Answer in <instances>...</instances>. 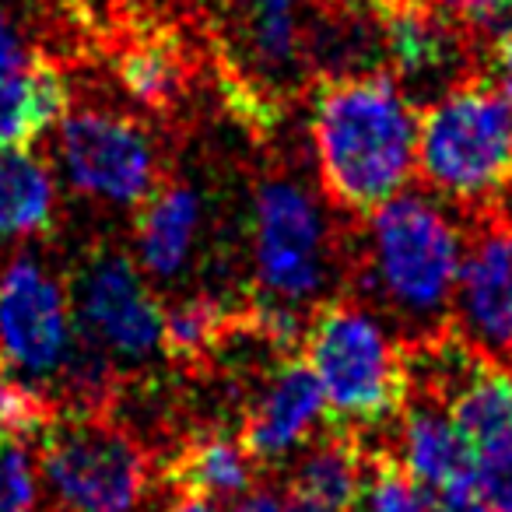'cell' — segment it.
Returning <instances> with one entry per match:
<instances>
[{
    "instance_id": "cell-15",
    "label": "cell",
    "mask_w": 512,
    "mask_h": 512,
    "mask_svg": "<svg viewBox=\"0 0 512 512\" xmlns=\"http://www.w3.org/2000/svg\"><path fill=\"white\" fill-rule=\"evenodd\" d=\"M200 235V197L186 183H162L141 207L134 228L137 267L148 281H176L190 267Z\"/></svg>"
},
{
    "instance_id": "cell-17",
    "label": "cell",
    "mask_w": 512,
    "mask_h": 512,
    "mask_svg": "<svg viewBox=\"0 0 512 512\" xmlns=\"http://www.w3.org/2000/svg\"><path fill=\"white\" fill-rule=\"evenodd\" d=\"M372 460L376 456L365 453L358 435L330 428V435L323 432L313 446H306L292 460L288 488L334 512H355L365 484H369Z\"/></svg>"
},
{
    "instance_id": "cell-7",
    "label": "cell",
    "mask_w": 512,
    "mask_h": 512,
    "mask_svg": "<svg viewBox=\"0 0 512 512\" xmlns=\"http://www.w3.org/2000/svg\"><path fill=\"white\" fill-rule=\"evenodd\" d=\"M85 341L74 302L32 253H18L0 271V372L32 390L74 383Z\"/></svg>"
},
{
    "instance_id": "cell-3",
    "label": "cell",
    "mask_w": 512,
    "mask_h": 512,
    "mask_svg": "<svg viewBox=\"0 0 512 512\" xmlns=\"http://www.w3.org/2000/svg\"><path fill=\"white\" fill-rule=\"evenodd\" d=\"M302 348L337 432L365 435L397 425L411 397V348L393 341L365 302H323L309 316Z\"/></svg>"
},
{
    "instance_id": "cell-8",
    "label": "cell",
    "mask_w": 512,
    "mask_h": 512,
    "mask_svg": "<svg viewBox=\"0 0 512 512\" xmlns=\"http://www.w3.org/2000/svg\"><path fill=\"white\" fill-rule=\"evenodd\" d=\"M57 165L78 193L137 207L162 186V151L144 123L81 106L57 123Z\"/></svg>"
},
{
    "instance_id": "cell-13",
    "label": "cell",
    "mask_w": 512,
    "mask_h": 512,
    "mask_svg": "<svg viewBox=\"0 0 512 512\" xmlns=\"http://www.w3.org/2000/svg\"><path fill=\"white\" fill-rule=\"evenodd\" d=\"M71 113L64 71L32 50L18 22L0 11V148H32Z\"/></svg>"
},
{
    "instance_id": "cell-12",
    "label": "cell",
    "mask_w": 512,
    "mask_h": 512,
    "mask_svg": "<svg viewBox=\"0 0 512 512\" xmlns=\"http://www.w3.org/2000/svg\"><path fill=\"white\" fill-rule=\"evenodd\" d=\"M327 421V400L306 358H281L242 414L239 439L260 467H281L313 446Z\"/></svg>"
},
{
    "instance_id": "cell-19",
    "label": "cell",
    "mask_w": 512,
    "mask_h": 512,
    "mask_svg": "<svg viewBox=\"0 0 512 512\" xmlns=\"http://www.w3.org/2000/svg\"><path fill=\"white\" fill-rule=\"evenodd\" d=\"M116 74H120V85L127 88L130 99L151 109L172 106L186 85L183 57L165 39H141V43L127 46L120 64H116Z\"/></svg>"
},
{
    "instance_id": "cell-14",
    "label": "cell",
    "mask_w": 512,
    "mask_h": 512,
    "mask_svg": "<svg viewBox=\"0 0 512 512\" xmlns=\"http://www.w3.org/2000/svg\"><path fill=\"white\" fill-rule=\"evenodd\" d=\"M390 456L428 495L474 491V453L456 421L449 418L446 404L432 393L411 390L397 425H393Z\"/></svg>"
},
{
    "instance_id": "cell-27",
    "label": "cell",
    "mask_w": 512,
    "mask_h": 512,
    "mask_svg": "<svg viewBox=\"0 0 512 512\" xmlns=\"http://www.w3.org/2000/svg\"><path fill=\"white\" fill-rule=\"evenodd\" d=\"M432 512H495L477 491H446L432 495Z\"/></svg>"
},
{
    "instance_id": "cell-18",
    "label": "cell",
    "mask_w": 512,
    "mask_h": 512,
    "mask_svg": "<svg viewBox=\"0 0 512 512\" xmlns=\"http://www.w3.org/2000/svg\"><path fill=\"white\" fill-rule=\"evenodd\" d=\"M57 221V176L32 148H0V242L46 235Z\"/></svg>"
},
{
    "instance_id": "cell-16",
    "label": "cell",
    "mask_w": 512,
    "mask_h": 512,
    "mask_svg": "<svg viewBox=\"0 0 512 512\" xmlns=\"http://www.w3.org/2000/svg\"><path fill=\"white\" fill-rule=\"evenodd\" d=\"M256 467L253 453L239 435L228 432H197L179 446V453L169 460L165 477L169 484L186 498L200 502H228L235 505L242 495L256 488Z\"/></svg>"
},
{
    "instance_id": "cell-10",
    "label": "cell",
    "mask_w": 512,
    "mask_h": 512,
    "mask_svg": "<svg viewBox=\"0 0 512 512\" xmlns=\"http://www.w3.org/2000/svg\"><path fill=\"white\" fill-rule=\"evenodd\" d=\"M453 323L470 351L512 369V200L481 211L467 239Z\"/></svg>"
},
{
    "instance_id": "cell-28",
    "label": "cell",
    "mask_w": 512,
    "mask_h": 512,
    "mask_svg": "<svg viewBox=\"0 0 512 512\" xmlns=\"http://www.w3.org/2000/svg\"><path fill=\"white\" fill-rule=\"evenodd\" d=\"M165 512H218L211 502H200V498H186V495H179L176 502L169 505Z\"/></svg>"
},
{
    "instance_id": "cell-5",
    "label": "cell",
    "mask_w": 512,
    "mask_h": 512,
    "mask_svg": "<svg viewBox=\"0 0 512 512\" xmlns=\"http://www.w3.org/2000/svg\"><path fill=\"white\" fill-rule=\"evenodd\" d=\"M253 274L256 316L278 330L302 334L306 309L323 306L334 274V242L323 207L302 183L271 176L253 200Z\"/></svg>"
},
{
    "instance_id": "cell-11",
    "label": "cell",
    "mask_w": 512,
    "mask_h": 512,
    "mask_svg": "<svg viewBox=\"0 0 512 512\" xmlns=\"http://www.w3.org/2000/svg\"><path fill=\"white\" fill-rule=\"evenodd\" d=\"M383 43V60L400 88L442 95L467 78L470 32L428 0H383L372 8Z\"/></svg>"
},
{
    "instance_id": "cell-1",
    "label": "cell",
    "mask_w": 512,
    "mask_h": 512,
    "mask_svg": "<svg viewBox=\"0 0 512 512\" xmlns=\"http://www.w3.org/2000/svg\"><path fill=\"white\" fill-rule=\"evenodd\" d=\"M309 134L323 193L341 211H379L418 172V109L390 71L323 81Z\"/></svg>"
},
{
    "instance_id": "cell-21",
    "label": "cell",
    "mask_w": 512,
    "mask_h": 512,
    "mask_svg": "<svg viewBox=\"0 0 512 512\" xmlns=\"http://www.w3.org/2000/svg\"><path fill=\"white\" fill-rule=\"evenodd\" d=\"M43 477H39L36 442L0 435V512H39Z\"/></svg>"
},
{
    "instance_id": "cell-4",
    "label": "cell",
    "mask_w": 512,
    "mask_h": 512,
    "mask_svg": "<svg viewBox=\"0 0 512 512\" xmlns=\"http://www.w3.org/2000/svg\"><path fill=\"white\" fill-rule=\"evenodd\" d=\"M418 172L428 190L470 211L512 200V99L463 78L418 113Z\"/></svg>"
},
{
    "instance_id": "cell-25",
    "label": "cell",
    "mask_w": 512,
    "mask_h": 512,
    "mask_svg": "<svg viewBox=\"0 0 512 512\" xmlns=\"http://www.w3.org/2000/svg\"><path fill=\"white\" fill-rule=\"evenodd\" d=\"M228 512H334V509L309 502V498L295 495L292 488H253Z\"/></svg>"
},
{
    "instance_id": "cell-29",
    "label": "cell",
    "mask_w": 512,
    "mask_h": 512,
    "mask_svg": "<svg viewBox=\"0 0 512 512\" xmlns=\"http://www.w3.org/2000/svg\"><path fill=\"white\" fill-rule=\"evenodd\" d=\"M334 4H341V8H351V11H372V8H379L383 0H334Z\"/></svg>"
},
{
    "instance_id": "cell-2",
    "label": "cell",
    "mask_w": 512,
    "mask_h": 512,
    "mask_svg": "<svg viewBox=\"0 0 512 512\" xmlns=\"http://www.w3.org/2000/svg\"><path fill=\"white\" fill-rule=\"evenodd\" d=\"M463 253L467 239L453 214L428 193L404 190L372 211L365 228V288L400 327H414V344L439 341L453 323Z\"/></svg>"
},
{
    "instance_id": "cell-26",
    "label": "cell",
    "mask_w": 512,
    "mask_h": 512,
    "mask_svg": "<svg viewBox=\"0 0 512 512\" xmlns=\"http://www.w3.org/2000/svg\"><path fill=\"white\" fill-rule=\"evenodd\" d=\"M491 81L512 99V32L491 43Z\"/></svg>"
},
{
    "instance_id": "cell-22",
    "label": "cell",
    "mask_w": 512,
    "mask_h": 512,
    "mask_svg": "<svg viewBox=\"0 0 512 512\" xmlns=\"http://www.w3.org/2000/svg\"><path fill=\"white\" fill-rule=\"evenodd\" d=\"M355 512H432V495L411 481L390 453H379Z\"/></svg>"
},
{
    "instance_id": "cell-6",
    "label": "cell",
    "mask_w": 512,
    "mask_h": 512,
    "mask_svg": "<svg viewBox=\"0 0 512 512\" xmlns=\"http://www.w3.org/2000/svg\"><path fill=\"white\" fill-rule=\"evenodd\" d=\"M43 502L53 512H144L155 470L144 446L99 411L64 414L36 442Z\"/></svg>"
},
{
    "instance_id": "cell-23",
    "label": "cell",
    "mask_w": 512,
    "mask_h": 512,
    "mask_svg": "<svg viewBox=\"0 0 512 512\" xmlns=\"http://www.w3.org/2000/svg\"><path fill=\"white\" fill-rule=\"evenodd\" d=\"M428 4L456 18L470 36H488L495 43L498 36L512 32V0H428Z\"/></svg>"
},
{
    "instance_id": "cell-9",
    "label": "cell",
    "mask_w": 512,
    "mask_h": 512,
    "mask_svg": "<svg viewBox=\"0 0 512 512\" xmlns=\"http://www.w3.org/2000/svg\"><path fill=\"white\" fill-rule=\"evenodd\" d=\"M71 302L81 341L109 365H148L165 351V309L130 256L116 249L88 256Z\"/></svg>"
},
{
    "instance_id": "cell-20",
    "label": "cell",
    "mask_w": 512,
    "mask_h": 512,
    "mask_svg": "<svg viewBox=\"0 0 512 512\" xmlns=\"http://www.w3.org/2000/svg\"><path fill=\"white\" fill-rule=\"evenodd\" d=\"M235 316H228L214 299H186L165 309V355L176 362H197L225 344Z\"/></svg>"
},
{
    "instance_id": "cell-24",
    "label": "cell",
    "mask_w": 512,
    "mask_h": 512,
    "mask_svg": "<svg viewBox=\"0 0 512 512\" xmlns=\"http://www.w3.org/2000/svg\"><path fill=\"white\" fill-rule=\"evenodd\" d=\"M474 491L495 512H512V439L474 456Z\"/></svg>"
}]
</instances>
